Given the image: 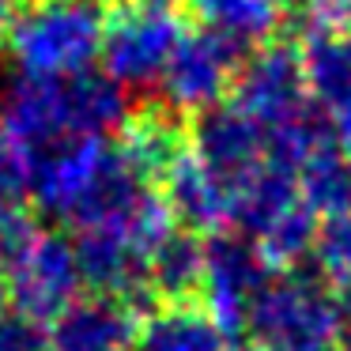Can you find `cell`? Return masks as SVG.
<instances>
[{
	"label": "cell",
	"mask_w": 351,
	"mask_h": 351,
	"mask_svg": "<svg viewBox=\"0 0 351 351\" xmlns=\"http://www.w3.org/2000/svg\"><path fill=\"white\" fill-rule=\"evenodd\" d=\"M129 99L106 72H80L64 80L19 76L0 99V129L27 152L69 136H114L129 125Z\"/></svg>",
	"instance_id": "6da1fadb"
},
{
	"label": "cell",
	"mask_w": 351,
	"mask_h": 351,
	"mask_svg": "<svg viewBox=\"0 0 351 351\" xmlns=\"http://www.w3.org/2000/svg\"><path fill=\"white\" fill-rule=\"evenodd\" d=\"M106 12L99 0H34L8 23V46L19 76L64 80L91 72L102 53Z\"/></svg>",
	"instance_id": "7a4b0ae2"
},
{
	"label": "cell",
	"mask_w": 351,
	"mask_h": 351,
	"mask_svg": "<svg viewBox=\"0 0 351 351\" xmlns=\"http://www.w3.org/2000/svg\"><path fill=\"white\" fill-rule=\"evenodd\" d=\"M245 328L265 351H336L332 295L306 272H283L265 283Z\"/></svg>",
	"instance_id": "3957f363"
},
{
	"label": "cell",
	"mask_w": 351,
	"mask_h": 351,
	"mask_svg": "<svg viewBox=\"0 0 351 351\" xmlns=\"http://www.w3.org/2000/svg\"><path fill=\"white\" fill-rule=\"evenodd\" d=\"M0 287L12 310L34 321H53L64 306L76 302L84 287L76 245L57 230H34L0 272Z\"/></svg>",
	"instance_id": "277c9868"
},
{
	"label": "cell",
	"mask_w": 351,
	"mask_h": 351,
	"mask_svg": "<svg viewBox=\"0 0 351 351\" xmlns=\"http://www.w3.org/2000/svg\"><path fill=\"white\" fill-rule=\"evenodd\" d=\"M182 42L174 12H155L144 4H125L106 16L102 31V69L125 91H147L162 84L170 57Z\"/></svg>",
	"instance_id": "5b68a950"
},
{
	"label": "cell",
	"mask_w": 351,
	"mask_h": 351,
	"mask_svg": "<svg viewBox=\"0 0 351 351\" xmlns=\"http://www.w3.org/2000/svg\"><path fill=\"white\" fill-rule=\"evenodd\" d=\"M268 268L272 265L265 261V253L245 234H215L212 242H204V283H200V298H204L208 317L227 336L245 328L257 295L272 280Z\"/></svg>",
	"instance_id": "8992f818"
},
{
	"label": "cell",
	"mask_w": 351,
	"mask_h": 351,
	"mask_svg": "<svg viewBox=\"0 0 351 351\" xmlns=\"http://www.w3.org/2000/svg\"><path fill=\"white\" fill-rule=\"evenodd\" d=\"M242 69V49L215 38L208 31L182 34L167 72H162V106L174 114H200V110L223 102V95L234 87Z\"/></svg>",
	"instance_id": "52a82bcc"
},
{
	"label": "cell",
	"mask_w": 351,
	"mask_h": 351,
	"mask_svg": "<svg viewBox=\"0 0 351 351\" xmlns=\"http://www.w3.org/2000/svg\"><path fill=\"white\" fill-rule=\"evenodd\" d=\"M306 76H302V57L287 42H268L261 46L234 76V106H242L253 121L280 125L283 117L298 114L306 106Z\"/></svg>",
	"instance_id": "ba28073f"
},
{
	"label": "cell",
	"mask_w": 351,
	"mask_h": 351,
	"mask_svg": "<svg viewBox=\"0 0 351 351\" xmlns=\"http://www.w3.org/2000/svg\"><path fill=\"white\" fill-rule=\"evenodd\" d=\"M110 152L106 136H69L31 152V200L46 215L69 223Z\"/></svg>",
	"instance_id": "9c48e42d"
},
{
	"label": "cell",
	"mask_w": 351,
	"mask_h": 351,
	"mask_svg": "<svg viewBox=\"0 0 351 351\" xmlns=\"http://www.w3.org/2000/svg\"><path fill=\"white\" fill-rule=\"evenodd\" d=\"M189 147L223 178L234 185L245 178L257 162H265L268 152V132L261 121H253L242 106L234 102H215L193 117L189 129Z\"/></svg>",
	"instance_id": "30bf717a"
},
{
	"label": "cell",
	"mask_w": 351,
	"mask_h": 351,
	"mask_svg": "<svg viewBox=\"0 0 351 351\" xmlns=\"http://www.w3.org/2000/svg\"><path fill=\"white\" fill-rule=\"evenodd\" d=\"M140 332V317L117 295L76 298L49 321V351H132Z\"/></svg>",
	"instance_id": "8fae6325"
},
{
	"label": "cell",
	"mask_w": 351,
	"mask_h": 351,
	"mask_svg": "<svg viewBox=\"0 0 351 351\" xmlns=\"http://www.w3.org/2000/svg\"><path fill=\"white\" fill-rule=\"evenodd\" d=\"M162 197L170 204L174 223L185 230H223L230 223V185L185 147L167 170H162Z\"/></svg>",
	"instance_id": "7c38bea8"
},
{
	"label": "cell",
	"mask_w": 351,
	"mask_h": 351,
	"mask_svg": "<svg viewBox=\"0 0 351 351\" xmlns=\"http://www.w3.org/2000/svg\"><path fill=\"white\" fill-rule=\"evenodd\" d=\"M295 200H298V174L265 155V162H257L250 174L230 185V227L257 242Z\"/></svg>",
	"instance_id": "4fadbf2b"
},
{
	"label": "cell",
	"mask_w": 351,
	"mask_h": 351,
	"mask_svg": "<svg viewBox=\"0 0 351 351\" xmlns=\"http://www.w3.org/2000/svg\"><path fill=\"white\" fill-rule=\"evenodd\" d=\"M136 351H227V332L193 302H162L140 321Z\"/></svg>",
	"instance_id": "5bb4252c"
},
{
	"label": "cell",
	"mask_w": 351,
	"mask_h": 351,
	"mask_svg": "<svg viewBox=\"0 0 351 351\" xmlns=\"http://www.w3.org/2000/svg\"><path fill=\"white\" fill-rule=\"evenodd\" d=\"M302 76L306 91L325 110L351 102V31H306L302 34Z\"/></svg>",
	"instance_id": "9a60e30c"
},
{
	"label": "cell",
	"mask_w": 351,
	"mask_h": 351,
	"mask_svg": "<svg viewBox=\"0 0 351 351\" xmlns=\"http://www.w3.org/2000/svg\"><path fill=\"white\" fill-rule=\"evenodd\" d=\"M200 27L234 49H261L272 42L283 23V8L276 0H189Z\"/></svg>",
	"instance_id": "2e32d148"
},
{
	"label": "cell",
	"mask_w": 351,
	"mask_h": 351,
	"mask_svg": "<svg viewBox=\"0 0 351 351\" xmlns=\"http://www.w3.org/2000/svg\"><path fill=\"white\" fill-rule=\"evenodd\" d=\"M147 283L159 302H193L204 283V242L193 230H174L147 257Z\"/></svg>",
	"instance_id": "e0dca14e"
},
{
	"label": "cell",
	"mask_w": 351,
	"mask_h": 351,
	"mask_svg": "<svg viewBox=\"0 0 351 351\" xmlns=\"http://www.w3.org/2000/svg\"><path fill=\"white\" fill-rule=\"evenodd\" d=\"M298 197L317 215H332L351 204V159L340 152V144L325 147L298 167Z\"/></svg>",
	"instance_id": "ac0fdd59"
},
{
	"label": "cell",
	"mask_w": 351,
	"mask_h": 351,
	"mask_svg": "<svg viewBox=\"0 0 351 351\" xmlns=\"http://www.w3.org/2000/svg\"><path fill=\"white\" fill-rule=\"evenodd\" d=\"M317 230H321L317 212L298 197L295 204H291L287 212H283L280 219L257 238V250L265 253V261L272 268L291 272V268L302 265V261L313 253V245H317Z\"/></svg>",
	"instance_id": "d6986e66"
},
{
	"label": "cell",
	"mask_w": 351,
	"mask_h": 351,
	"mask_svg": "<svg viewBox=\"0 0 351 351\" xmlns=\"http://www.w3.org/2000/svg\"><path fill=\"white\" fill-rule=\"evenodd\" d=\"M31 200V152L0 129V212H19Z\"/></svg>",
	"instance_id": "ffe728a7"
},
{
	"label": "cell",
	"mask_w": 351,
	"mask_h": 351,
	"mask_svg": "<svg viewBox=\"0 0 351 351\" xmlns=\"http://www.w3.org/2000/svg\"><path fill=\"white\" fill-rule=\"evenodd\" d=\"M313 253H317V265L328 276H336V280L351 276V204L332 212V215H325Z\"/></svg>",
	"instance_id": "44dd1931"
},
{
	"label": "cell",
	"mask_w": 351,
	"mask_h": 351,
	"mask_svg": "<svg viewBox=\"0 0 351 351\" xmlns=\"http://www.w3.org/2000/svg\"><path fill=\"white\" fill-rule=\"evenodd\" d=\"M0 351H49V336L42 321L19 310H0Z\"/></svg>",
	"instance_id": "7402d4cb"
},
{
	"label": "cell",
	"mask_w": 351,
	"mask_h": 351,
	"mask_svg": "<svg viewBox=\"0 0 351 351\" xmlns=\"http://www.w3.org/2000/svg\"><path fill=\"white\" fill-rule=\"evenodd\" d=\"M34 223H31V215L19 208V212H0V272L8 268V261L19 253V245L27 242V238L34 234Z\"/></svg>",
	"instance_id": "603a6c76"
},
{
	"label": "cell",
	"mask_w": 351,
	"mask_h": 351,
	"mask_svg": "<svg viewBox=\"0 0 351 351\" xmlns=\"http://www.w3.org/2000/svg\"><path fill=\"white\" fill-rule=\"evenodd\" d=\"M332 317H336V348L351 351V276H343L332 295Z\"/></svg>",
	"instance_id": "cb8c5ba5"
},
{
	"label": "cell",
	"mask_w": 351,
	"mask_h": 351,
	"mask_svg": "<svg viewBox=\"0 0 351 351\" xmlns=\"http://www.w3.org/2000/svg\"><path fill=\"white\" fill-rule=\"evenodd\" d=\"M332 132H336V144L340 152L351 159V102L343 110H336V121H332Z\"/></svg>",
	"instance_id": "d4e9b609"
},
{
	"label": "cell",
	"mask_w": 351,
	"mask_h": 351,
	"mask_svg": "<svg viewBox=\"0 0 351 351\" xmlns=\"http://www.w3.org/2000/svg\"><path fill=\"white\" fill-rule=\"evenodd\" d=\"M8 23H12V0H0V46L8 38Z\"/></svg>",
	"instance_id": "484cf974"
},
{
	"label": "cell",
	"mask_w": 351,
	"mask_h": 351,
	"mask_svg": "<svg viewBox=\"0 0 351 351\" xmlns=\"http://www.w3.org/2000/svg\"><path fill=\"white\" fill-rule=\"evenodd\" d=\"M136 4H144V8H155V12H174L178 4H185V0H136Z\"/></svg>",
	"instance_id": "4316f807"
},
{
	"label": "cell",
	"mask_w": 351,
	"mask_h": 351,
	"mask_svg": "<svg viewBox=\"0 0 351 351\" xmlns=\"http://www.w3.org/2000/svg\"><path fill=\"white\" fill-rule=\"evenodd\" d=\"M276 4H280V8H306L310 0H276Z\"/></svg>",
	"instance_id": "83f0119b"
},
{
	"label": "cell",
	"mask_w": 351,
	"mask_h": 351,
	"mask_svg": "<svg viewBox=\"0 0 351 351\" xmlns=\"http://www.w3.org/2000/svg\"><path fill=\"white\" fill-rule=\"evenodd\" d=\"M12 4H34V0H12Z\"/></svg>",
	"instance_id": "f1b7e54d"
},
{
	"label": "cell",
	"mask_w": 351,
	"mask_h": 351,
	"mask_svg": "<svg viewBox=\"0 0 351 351\" xmlns=\"http://www.w3.org/2000/svg\"><path fill=\"white\" fill-rule=\"evenodd\" d=\"M242 351H265V348H242Z\"/></svg>",
	"instance_id": "f546056e"
}]
</instances>
